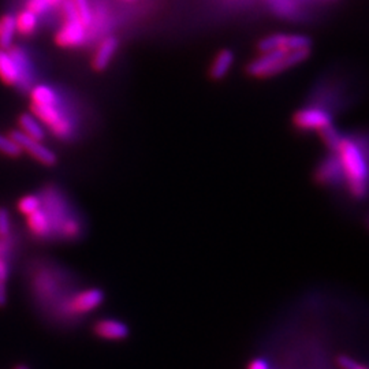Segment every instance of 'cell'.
Returning a JSON list of instances; mask_svg holds the SVG:
<instances>
[{
    "mask_svg": "<svg viewBox=\"0 0 369 369\" xmlns=\"http://www.w3.org/2000/svg\"><path fill=\"white\" fill-rule=\"evenodd\" d=\"M341 163L345 184L351 197L364 200L368 190V163L365 150L351 137H342L334 152Z\"/></svg>",
    "mask_w": 369,
    "mask_h": 369,
    "instance_id": "cell-1",
    "label": "cell"
},
{
    "mask_svg": "<svg viewBox=\"0 0 369 369\" xmlns=\"http://www.w3.org/2000/svg\"><path fill=\"white\" fill-rule=\"evenodd\" d=\"M9 136L18 144L22 152L29 153L38 163L47 167H54L57 163V156H56L55 152L51 150L50 148L45 147L44 144H41V141H37V140L25 136L19 130H13Z\"/></svg>",
    "mask_w": 369,
    "mask_h": 369,
    "instance_id": "cell-2",
    "label": "cell"
},
{
    "mask_svg": "<svg viewBox=\"0 0 369 369\" xmlns=\"http://www.w3.org/2000/svg\"><path fill=\"white\" fill-rule=\"evenodd\" d=\"M104 299H106V294L99 287H91V289L78 292L69 299L67 312L75 314V316L91 314L101 307Z\"/></svg>",
    "mask_w": 369,
    "mask_h": 369,
    "instance_id": "cell-3",
    "label": "cell"
},
{
    "mask_svg": "<svg viewBox=\"0 0 369 369\" xmlns=\"http://www.w3.org/2000/svg\"><path fill=\"white\" fill-rule=\"evenodd\" d=\"M312 40L307 36H289V35H272L265 37L260 41L258 50L261 53H268L272 50H287V51H298V50H311Z\"/></svg>",
    "mask_w": 369,
    "mask_h": 369,
    "instance_id": "cell-4",
    "label": "cell"
},
{
    "mask_svg": "<svg viewBox=\"0 0 369 369\" xmlns=\"http://www.w3.org/2000/svg\"><path fill=\"white\" fill-rule=\"evenodd\" d=\"M314 181L321 186H339L345 184L343 171L335 153L326 158L314 171Z\"/></svg>",
    "mask_w": 369,
    "mask_h": 369,
    "instance_id": "cell-5",
    "label": "cell"
},
{
    "mask_svg": "<svg viewBox=\"0 0 369 369\" xmlns=\"http://www.w3.org/2000/svg\"><path fill=\"white\" fill-rule=\"evenodd\" d=\"M295 128L299 130H317L320 131L332 125L331 115L320 109H305L298 111L293 118Z\"/></svg>",
    "mask_w": 369,
    "mask_h": 369,
    "instance_id": "cell-6",
    "label": "cell"
},
{
    "mask_svg": "<svg viewBox=\"0 0 369 369\" xmlns=\"http://www.w3.org/2000/svg\"><path fill=\"white\" fill-rule=\"evenodd\" d=\"M56 44L65 48L78 47L85 41V25L79 17L66 18V23L57 32Z\"/></svg>",
    "mask_w": 369,
    "mask_h": 369,
    "instance_id": "cell-7",
    "label": "cell"
},
{
    "mask_svg": "<svg viewBox=\"0 0 369 369\" xmlns=\"http://www.w3.org/2000/svg\"><path fill=\"white\" fill-rule=\"evenodd\" d=\"M93 334L103 339L111 342L125 341L130 335L129 326L116 319H100L93 324Z\"/></svg>",
    "mask_w": 369,
    "mask_h": 369,
    "instance_id": "cell-8",
    "label": "cell"
},
{
    "mask_svg": "<svg viewBox=\"0 0 369 369\" xmlns=\"http://www.w3.org/2000/svg\"><path fill=\"white\" fill-rule=\"evenodd\" d=\"M286 53L287 50H282V48L263 53V55L248 66L246 72L253 77H272L277 62L286 55Z\"/></svg>",
    "mask_w": 369,
    "mask_h": 369,
    "instance_id": "cell-9",
    "label": "cell"
},
{
    "mask_svg": "<svg viewBox=\"0 0 369 369\" xmlns=\"http://www.w3.org/2000/svg\"><path fill=\"white\" fill-rule=\"evenodd\" d=\"M7 51L10 53V55L13 56V59L16 60V63L18 66L19 91L21 92H31L32 85H33V73H32L31 60L28 59V56L25 55L19 48H16L13 45Z\"/></svg>",
    "mask_w": 369,
    "mask_h": 369,
    "instance_id": "cell-10",
    "label": "cell"
},
{
    "mask_svg": "<svg viewBox=\"0 0 369 369\" xmlns=\"http://www.w3.org/2000/svg\"><path fill=\"white\" fill-rule=\"evenodd\" d=\"M118 48V40L115 37L106 38L100 47L97 48L96 54L93 56L92 66L96 72H103L109 67V65L114 57V54Z\"/></svg>",
    "mask_w": 369,
    "mask_h": 369,
    "instance_id": "cell-11",
    "label": "cell"
},
{
    "mask_svg": "<svg viewBox=\"0 0 369 369\" xmlns=\"http://www.w3.org/2000/svg\"><path fill=\"white\" fill-rule=\"evenodd\" d=\"M0 79L6 85L17 87L19 84L18 66L7 50L0 48Z\"/></svg>",
    "mask_w": 369,
    "mask_h": 369,
    "instance_id": "cell-12",
    "label": "cell"
},
{
    "mask_svg": "<svg viewBox=\"0 0 369 369\" xmlns=\"http://www.w3.org/2000/svg\"><path fill=\"white\" fill-rule=\"evenodd\" d=\"M19 131H22L25 136L43 141L45 138V131L43 126L38 123V119L33 114H21L18 118Z\"/></svg>",
    "mask_w": 369,
    "mask_h": 369,
    "instance_id": "cell-13",
    "label": "cell"
},
{
    "mask_svg": "<svg viewBox=\"0 0 369 369\" xmlns=\"http://www.w3.org/2000/svg\"><path fill=\"white\" fill-rule=\"evenodd\" d=\"M233 63H234V53L230 50H223L212 63L211 77L214 79H223L226 74L230 72Z\"/></svg>",
    "mask_w": 369,
    "mask_h": 369,
    "instance_id": "cell-14",
    "label": "cell"
},
{
    "mask_svg": "<svg viewBox=\"0 0 369 369\" xmlns=\"http://www.w3.org/2000/svg\"><path fill=\"white\" fill-rule=\"evenodd\" d=\"M16 17L14 16H3L0 18V48L9 50L13 45V40L16 36Z\"/></svg>",
    "mask_w": 369,
    "mask_h": 369,
    "instance_id": "cell-15",
    "label": "cell"
},
{
    "mask_svg": "<svg viewBox=\"0 0 369 369\" xmlns=\"http://www.w3.org/2000/svg\"><path fill=\"white\" fill-rule=\"evenodd\" d=\"M28 224L31 230L38 237H47L51 231L50 218L47 216L45 212L41 211V208L28 216Z\"/></svg>",
    "mask_w": 369,
    "mask_h": 369,
    "instance_id": "cell-16",
    "label": "cell"
},
{
    "mask_svg": "<svg viewBox=\"0 0 369 369\" xmlns=\"http://www.w3.org/2000/svg\"><path fill=\"white\" fill-rule=\"evenodd\" d=\"M31 97H32V104L37 106H48V104H57V97L55 92L45 87V85H38L31 89Z\"/></svg>",
    "mask_w": 369,
    "mask_h": 369,
    "instance_id": "cell-17",
    "label": "cell"
},
{
    "mask_svg": "<svg viewBox=\"0 0 369 369\" xmlns=\"http://www.w3.org/2000/svg\"><path fill=\"white\" fill-rule=\"evenodd\" d=\"M16 28L21 35H31L36 31L37 16L31 10H23L16 17Z\"/></svg>",
    "mask_w": 369,
    "mask_h": 369,
    "instance_id": "cell-18",
    "label": "cell"
},
{
    "mask_svg": "<svg viewBox=\"0 0 369 369\" xmlns=\"http://www.w3.org/2000/svg\"><path fill=\"white\" fill-rule=\"evenodd\" d=\"M17 208L21 214H23L25 216H29L31 214L36 212L41 208V200L36 194H26L19 199Z\"/></svg>",
    "mask_w": 369,
    "mask_h": 369,
    "instance_id": "cell-19",
    "label": "cell"
},
{
    "mask_svg": "<svg viewBox=\"0 0 369 369\" xmlns=\"http://www.w3.org/2000/svg\"><path fill=\"white\" fill-rule=\"evenodd\" d=\"M0 153L11 159H18L22 155V149L10 136L0 134Z\"/></svg>",
    "mask_w": 369,
    "mask_h": 369,
    "instance_id": "cell-20",
    "label": "cell"
},
{
    "mask_svg": "<svg viewBox=\"0 0 369 369\" xmlns=\"http://www.w3.org/2000/svg\"><path fill=\"white\" fill-rule=\"evenodd\" d=\"M319 133H320V136H321L324 144H326L327 148L334 153V152L336 150L338 145H339L341 140H342V136L338 133V130L335 129L332 125L320 130Z\"/></svg>",
    "mask_w": 369,
    "mask_h": 369,
    "instance_id": "cell-21",
    "label": "cell"
},
{
    "mask_svg": "<svg viewBox=\"0 0 369 369\" xmlns=\"http://www.w3.org/2000/svg\"><path fill=\"white\" fill-rule=\"evenodd\" d=\"M74 6L77 9V13L79 16V19L85 26H88L92 22V11L89 7L88 0H73Z\"/></svg>",
    "mask_w": 369,
    "mask_h": 369,
    "instance_id": "cell-22",
    "label": "cell"
},
{
    "mask_svg": "<svg viewBox=\"0 0 369 369\" xmlns=\"http://www.w3.org/2000/svg\"><path fill=\"white\" fill-rule=\"evenodd\" d=\"M60 0H29L28 1V10L35 13L36 16L48 11L51 7L56 6Z\"/></svg>",
    "mask_w": 369,
    "mask_h": 369,
    "instance_id": "cell-23",
    "label": "cell"
},
{
    "mask_svg": "<svg viewBox=\"0 0 369 369\" xmlns=\"http://www.w3.org/2000/svg\"><path fill=\"white\" fill-rule=\"evenodd\" d=\"M10 231V214L6 208L0 206V236H7Z\"/></svg>",
    "mask_w": 369,
    "mask_h": 369,
    "instance_id": "cell-24",
    "label": "cell"
},
{
    "mask_svg": "<svg viewBox=\"0 0 369 369\" xmlns=\"http://www.w3.org/2000/svg\"><path fill=\"white\" fill-rule=\"evenodd\" d=\"M341 369H358L361 365L358 361H356L351 356H339L336 360Z\"/></svg>",
    "mask_w": 369,
    "mask_h": 369,
    "instance_id": "cell-25",
    "label": "cell"
},
{
    "mask_svg": "<svg viewBox=\"0 0 369 369\" xmlns=\"http://www.w3.org/2000/svg\"><path fill=\"white\" fill-rule=\"evenodd\" d=\"M248 369H271V365H270V363L265 358L258 357V358H255V360H252L249 363Z\"/></svg>",
    "mask_w": 369,
    "mask_h": 369,
    "instance_id": "cell-26",
    "label": "cell"
},
{
    "mask_svg": "<svg viewBox=\"0 0 369 369\" xmlns=\"http://www.w3.org/2000/svg\"><path fill=\"white\" fill-rule=\"evenodd\" d=\"M7 280H0V308H4L7 304Z\"/></svg>",
    "mask_w": 369,
    "mask_h": 369,
    "instance_id": "cell-27",
    "label": "cell"
},
{
    "mask_svg": "<svg viewBox=\"0 0 369 369\" xmlns=\"http://www.w3.org/2000/svg\"><path fill=\"white\" fill-rule=\"evenodd\" d=\"M14 369H31L28 365H25V364H19V365H17L16 368Z\"/></svg>",
    "mask_w": 369,
    "mask_h": 369,
    "instance_id": "cell-28",
    "label": "cell"
}]
</instances>
